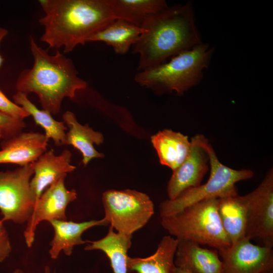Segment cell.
I'll return each instance as SVG.
<instances>
[{
    "label": "cell",
    "instance_id": "1",
    "mask_svg": "<svg viewBox=\"0 0 273 273\" xmlns=\"http://www.w3.org/2000/svg\"><path fill=\"white\" fill-rule=\"evenodd\" d=\"M44 12L40 40L50 48L72 52L93 34L116 19L110 0H39Z\"/></svg>",
    "mask_w": 273,
    "mask_h": 273
},
{
    "label": "cell",
    "instance_id": "2",
    "mask_svg": "<svg viewBox=\"0 0 273 273\" xmlns=\"http://www.w3.org/2000/svg\"><path fill=\"white\" fill-rule=\"evenodd\" d=\"M143 32L132 46L139 55L138 71L156 67L202 42L191 3L168 6L142 25Z\"/></svg>",
    "mask_w": 273,
    "mask_h": 273
},
{
    "label": "cell",
    "instance_id": "3",
    "mask_svg": "<svg viewBox=\"0 0 273 273\" xmlns=\"http://www.w3.org/2000/svg\"><path fill=\"white\" fill-rule=\"evenodd\" d=\"M29 43L33 64L19 74L16 82L17 92L27 96L35 93L43 110L57 114L63 99H74L77 91L87 87V83L78 76L71 59L60 51L50 55L31 36Z\"/></svg>",
    "mask_w": 273,
    "mask_h": 273
},
{
    "label": "cell",
    "instance_id": "4",
    "mask_svg": "<svg viewBox=\"0 0 273 273\" xmlns=\"http://www.w3.org/2000/svg\"><path fill=\"white\" fill-rule=\"evenodd\" d=\"M212 50L200 43L154 68L138 71L134 77L139 85L156 92H175L182 95L198 84L210 62Z\"/></svg>",
    "mask_w": 273,
    "mask_h": 273
},
{
    "label": "cell",
    "instance_id": "5",
    "mask_svg": "<svg viewBox=\"0 0 273 273\" xmlns=\"http://www.w3.org/2000/svg\"><path fill=\"white\" fill-rule=\"evenodd\" d=\"M218 199L203 200L173 215L161 217V224L178 240L207 245L218 252L223 251L231 244L218 213Z\"/></svg>",
    "mask_w": 273,
    "mask_h": 273
},
{
    "label": "cell",
    "instance_id": "6",
    "mask_svg": "<svg viewBox=\"0 0 273 273\" xmlns=\"http://www.w3.org/2000/svg\"><path fill=\"white\" fill-rule=\"evenodd\" d=\"M207 149L209 157L210 173L206 183L190 188L173 200L162 202L160 205L161 217L170 216L198 202L212 198H222L238 195L236 184L253 176L250 169L236 170L222 164L211 145Z\"/></svg>",
    "mask_w": 273,
    "mask_h": 273
},
{
    "label": "cell",
    "instance_id": "7",
    "mask_svg": "<svg viewBox=\"0 0 273 273\" xmlns=\"http://www.w3.org/2000/svg\"><path fill=\"white\" fill-rule=\"evenodd\" d=\"M102 201L109 224L128 235L145 226L154 213L150 197L135 190H108L103 193Z\"/></svg>",
    "mask_w": 273,
    "mask_h": 273
},
{
    "label": "cell",
    "instance_id": "8",
    "mask_svg": "<svg viewBox=\"0 0 273 273\" xmlns=\"http://www.w3.org/2000/svg\"><path fill=\"white\" fill-rule=\"evenodd\" d=\"M33 163L13 170L0 171V210L3 222L22 223L29 218L35 201L30 189Z\"/></svg>",
    "mask_w": 273,
    "mask_h": 273
},
{
    "label": "cell",
    "instance_id": "9",
    "mask_svg": "<svg viewBox=\"0 0 273 273\" xmlns=\"http://www.w3.org/2000/svg\"><path fill=\"white\" fill-rule=\"evenodd\" d=\"M247 210L245 237L273 245V171L269 170L259 186L243 196Z\"/></svg>",
    "mask_w": 273,
    "mask_h": 273
},
{
    "label": "cell",
    "instance_id": "10",
    "mask_svg": "<svg viewBox=\"0 0 273 273\" xmlns=\"http://www.w3.org/2000/svg\"><path fill=\"white\" fill-rule=\"evenodd\" d=\"M66 176H61L47 188L35 202L24 232L28 247L32 245L36 227L40 222L53 219L67 220L66 209L69 203L76 199L77 193L74 189H66Z\"/></svg>",
    "mask_w": 273,
    "mask_h": 273
},
{
    "label": "cell",
    "instance_id": "11",
    "mask_svg": "<svg viewBox=\"0 0 273 273\" xmlns=\"http://www.w3.org/2000/svg\"><path fill=\"white\" fill-rule=\"evenodd\" d=\"M208 140L200 134L192 138L189 154L173 171L167 188L169 200L177 197L185 190L198 187L208 170L209 157L207 149Z\"/></svg>",
    "mask_w": 273,
    "mask_h": 273
},
{
    "label": "cell",
    "instance_id": "12",
    "mask_svg": "<svg viewBox=\"0 0 273 273\" xmlns=\"http://www.w3.org/2000/svg\"><path fill=\"white\" fill-rule=\"evenodd\" d=\"M218 252L222 273H264L272 269V247L254 245L247 238Z\"/></svg>",
    "mask_w": 273,
    "mask_h": 273
},
{
    "label": "cell",
    "instance_id": "13",
    "mask_svg": "<svg viewBox=\"0 0 273 273\" xmlns=\"http://www.w3.org/2000/svg\"><path fill=\"white\" fill-rule=\"evenodd\" d=\"M72 154L65 150L58 155L53 150L45 152L34 162V176L30 181V189L35 201L50 185L76 167L71 164Z\"/></svg>",
    "mask_w": 273,
    "mask_h": 273
},
{
    "label": "cell",
    "instance_id": "14",
    "mask_svg": "<svg viewBox=\"0 0 273 273\" xmlns=\"http://www.w3.org/2000/svg\"><path fill=\"white\" fill-rule=\"evenodd\" d=\"M49 140L39 132H20L1 143L0 164L23 166L34 162L47 151Z\"/></svg>",
    "mask_w": 273,
    "mask_h": 273
},
{
    "label": "cell",
    "instance_id": "15",
    "mask_svg": "<svg viewBox=\"0 0 273 273\" xmlns=\"http://www.w3.org/2000/svg\"><path fill=\"white\" fill-rule=\"evenodd\" d=\"M175 254L176 267L192 273H222V262L216 250L201 247L187 240H178Z\"/></svg>",
    "mask_w": 273,
    "mask_h": 273
},
{
    "label": "cell",
    "instance_id": "16",
    "mask_svg": "<svg viewBox=\"0 0 273 273\" xmlns=\"http://www.w3.org/2000/svg\"><path fill=\"white\" fill-rule=\"evenodd\" d=\"M54 230V236L51 242V248L49 253L52 259H57L59 254L63 251L65 255L72 254L74 246L84 244L81 239L84 232L95 226H107V220L103 219L92 220L82 222H74L67 220L53 219L49 221Z\"/></svg>",
    "mask_w": 273,
    "mask_h": 273
},
{
    "label": "cell",
    "instance_id": "17",
    "mask_svg": "<svg viewBox=\"0 0 273 273\" xmlns=\"http://www.w3.org/2000/svg\"><path fill=\"white\" fill-rule=\"evenodd\" d=\"M178 240L170 236L163 237L155 252L145 258L128 257V269L138 273H174L175 254Z\"/></svg>",
    "mask_w": 273,
    "mask_h": 273
},
{
    "label": "cell",
    "instance_id": "18",
    "mask_svg": "<svg viewBox=\"0 0 273 273\" xmlns=\"http://www.w3.org/2000/svg\"><path fill=\"white\" fill-rule=\"evenodd\" d=\"M62 117L69 128L66 134L65 145H72L81 153L84 165H86L93 158L104 157L94 147V144L99 145L103 143L104 137L101 132L94 130L87 124H80L71 111H66Z\"/></svg>",
    "mask_w": 273,
    "mask_h": 273
},
{
    "label": "cell",
    "instance_id": "19",
    "mask_svg": "<svg viewBox=\"0 0 273 273\" xmlns=\"http://www.w3.org/2000/svg\"><path fill=\"white\" fill-rule=\"evenodd\" d=\"M151 142L162 165L172 171L178 167L187 158L190 141L183 134L165 129L152 136Z\"/></svg>",
    "mask_w": 273,
    "mask_h": 273
},
{
    "label": "cell",
    "instance_id": "20",
    "mask_svg": "<svg viewBox=\"0 0 273 273\" xmlns=\"http://www.w3.org/2000/svg\"><path fill=\"white\" fill-rule=\"evenodd\" d=\"M143 29L122 19H115L92 35L87 42L102 41L112 47L116 54L124 55L138 40Z\"/></svg>",
    "mask_w": 273,
    "mask_h": 273
},
{
    "label": "cell",
    "instance_id": "21",
    "mask_svg": "<svg viewBox=\"0 0 273 273\" xmlns=\"http://www.w3.org/2000/svg\"><path fill=\"white\" fill-rule=\"evenodd\" d=\"M217 211L231 245L246 238L247 210L243 196L218 198Z\"/></svg>",
    "mask_w": 273,
    "mask_h": 273
},
{
    "label": "cell",
    "instance_id": "22",
    "mask_svg": "<svg viewBox=\"0 0 273 273\" xmlns=\"http://www.w3.org/2000/svg\"><path fill=\"white\" fill-rule=\"evenodd\" d=\"M132 235L115 232L110 226L106 236L97 241H87L85 250H100L109 258L114 273H127V251L131 245Z\"/></svg>",
    "mask_w": 273,
    "mask_h": 273
},
{
    "label": "cell",
    "instance_id": "23",
    "mask_svg": "<svg viewBox=\"0 0 273 273\" xmlns=\"http://www.w3.org/2000/svg\"><path fill=\"white\" fill-rule=\"evenodd\" d=\"M116 19H122L141 27L151 16L166 9L164 0H110Z\"/></svg>",
    "mask_w": 273,
    "mask_h": 273
},
{
    "label": "cell",
    "instance_id": "24",
    "mask_svg": "<svg viewBox=\"0 0 273 273\" xmlns=\"http://www.w3.org/2000/svg\"><path fill=\"white\" fill-rule=\"evenodd\" d=\"M13 99L15 103L22 107L33 117L35 123L44 129V135L49 140L52 139L57 146L65 145L67 128L64 121H57L48 111L38 109L28 99L27 96L21 92H17Z\"/></svg>",
    "mask_w": 273,
    "mask_h": 273
},
{
    "label": "cell",
    "instance_id": "25",
    "mask_svg": "<svg viewBox=\"0 0 273 273\" xmlns=\"http://www.w3.org/2000/svg\"><path fill=\"white\" fill-rule=\"evenodd\" d=\"M25 125L24 121L16 120L0 112V129L4 140L20 133Z\"/></svg>",
    "mask_w": 273,
    "mask_h": 273
},
{
    "label": "cell",
    "instance_id": "26",
    "mask_svg": "<svg viewBox=\"0 0 273 273\" xmlns=\"http://www.w3.org/2000/svg\"><path fill=\"white\" fill-rule=\"evenodd\" d=\"M0 112L16 120L23 121L29 115L21 106L9 99L0 89Z\"/></svg>",
    "mask_w": 273,
    "mask_h": 273
},
{
    "label": "cell",
    "instance_id": "27",
    "mask_svg": "<svg viewBox=\"0 0 273 273\" xmlns=\"http://www.w3.org/2000/svg\"><path fill=\"white\" fill-rule=\"evenodd\" d=\"M0 219V262L4 261L11 252V246L8 232Z\"/></svg>",
    "mask_w": 273,
    "mask_h": 273
},
{
    "label": "cell",
    "instance_id": "28",
    "mask_svg": "<svg viewBox=\"0 0 273 273\" xmlns=\"http://www.w3.org/2000/svg\"><path fill=\"white\" fill-rule=\"evenodd\" d=\"M8 34V30L1 26H0V44L3 39ZM4 59L0 54V68L3 64Z\"/></svg>",
    "mask_w": 273,
    "mask_h": 273
},
{
    "label": "cell",
    "instance_id": "29",
    "mask_svg": "<svg viewBox=\"0 0 273 273\" xmlns=\"http://www.w3.org/2000/svg\"><path fill=\"white\" fill-rule=\"evenodd\" d=\"M13 273H24V272L20 269L17 268L15 269ZM44 273H56L55 271L52 272L50 267L48 266L45 267Z\"/></svg>",
    "mask_w": 273,
    "mask_h": 273
},
{
    "label": "cell",
    "instance_id": "30",
    "mask_svg": "<svg viewBox=\"0 0 273 273\" xmlns=\"http://www.w3.org/2000/svg\"><path fill=\"white\" fill-rule=\"evenodd\" d=\"M174 273H192L189 271L178 267H176Z\"/></svg>",
    "mask_w": 273,
    "mask_h": 273
},
{
    "label": "cell",
    "instance_id": "31",
    "mask_svg": "<svg viewBox=\"0 0 273 273\" xmlns=\"http://www.w3.org/2000/svg\"><path fill=\"white\" fill-rule=\"evenodd\" d=\"M2 132H1V130L0 129V138H2Z\"/></svg>",
    "mask_w": 273,
    "mask_h": 273
},
{
    "label": "cell",
    "instance_id": "32",
    "mask_svg": "<svg viewBox=\"0 0 273 273\" xmlns=\"http://www.w3.org/2000/svg\"><path fill=\"white\" fill-rule=\"evenodd\" d=\"M264 273H272V271H267V272H264Z\"/></svg>",
    "mask_w": 273,
    "mask_h": 273
}]
</instances>
